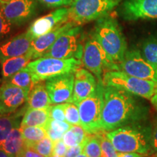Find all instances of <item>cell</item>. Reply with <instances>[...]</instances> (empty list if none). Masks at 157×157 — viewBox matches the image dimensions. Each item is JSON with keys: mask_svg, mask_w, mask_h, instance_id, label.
<instances>
[{"mask_svg": "<svg viewBox=\"0 0 157 157\" xmlns=\"http://www.w3.org/2000/svg\"><path fill=\"white\" fill-rule=\"evenodd\" d=\"M98 80L93 74L80 67L74 72V93L72 103L76 105L90 97L95 91Z\"/></svg>", "mask_w": 157, "mask_h": 157, "instance_id": "cell-15", "label": "cell"}, {"mask_svg": "<svg viewBox=\"0 0 157 157\" xmlns=\"http://www.w3.org/2000/svg\"><path fill=\"white\" fill-rule=\"evenodd\" d=\"M82 61L99 82H103V75L106 71H120L119 64L110 58L92 34L84 42Z\"/></svg>", "mask_w": 157, "mask_h": 157, "instance_id": "cell-6", "label": "cell"}, {"mask_svg": "<svg viewBox=\"0 0 157 157\" xmlns=\"http://www.w3.org/2000/svg\"><path fill=\"white\" fill-rule=\"evenodd\" d=\"M16 157H44L42 155L39 154L34 149L28 148V147H25L22 150L20 151L18 154L17 155Z\"/></svg>", "mask_w": 157, "mask_h": 157, "instance_id": "cell-38", "label": "cell"}, {"mask_svg": "<svg viewBox=\"0 0 157 157\" xmlns=\"http://www.w3.org/2000/svg\"><path fill=\"white\" fill-rule=\"evenodd\" d=\"M49 114L50 118L58 121H66L65 116V103L54 104L49 107Z\"/></svg>", "mask_w": 157, "mask_h": 157, "instance_id": "cell-32", "label": "cell"}, {"mask_svg": "<svg viewBox=\"0 0 157 157\" xmlns=\"http://www.w3.org/2000/svg\"><path fill=\"white\" fill-rule=\"evenodd\" d=\"M68 147L65 144L62 139L54 142L53 154L57 155L59 157H63L66 154Z\"/></svg>", "mask_w": 157, "mask_h": 157, "instance_id": "cell-37", "label": "cell"}, {"mask_svg": "<svg viewBox=\"0 0 157 157\" xmlns=\"http://www.w3.org/2000/svg\"><path fill=\"white\" fill-rule=\"evenodd\" d=\"M143 99L119 88L103 87L101 129L105 132L148 121L151 109Z\"/></svg>", "mask_w": 157, "mask_h": 157, "instance_id": "cell-1", "label": "cell"}, {"mask_svg": "<svg viewBox=\"0 0 157 157\" xmlns=\"http://www.w3.org/2000/svg\"><path fill=\"white\" fill-rule=\"evenodd\" d=\"M82 65V60L76 58L60 59L41 57L31 60L26 66L35 84L62 74L73 73Z\"/></svg>", "mask_w": 157, "mask_h": 157, "instance_id": "cell-4", "label": "cell"}, {"mask_svg": "<svg viewBox=\"0 0 157 157\" xmlns=\"http://www.w3.org/2000/svg\"><path fill=\"white\" fill-rule=\"evenodd\" d=\"M82 152L88 157H101V147L97 134H88L83 144Z\"/></svg>", "mask_w": 157, "mask_h": 157, "instance_id": "cell-27", "label": "cell"}, {"mask_svg": "<svg viewBox=\"0 0 157 157\" xmlns=\"http://www.w3.org/2000/svg\"><path fill=\"white\" fill-rule=\"evenodd\" d=\"M41 3L48 7H60L71 5L73 0H39Z\"/></svg>", "mask_w": 157, "mask_h": 157, "instance_id": "cell-35", "label": "cell"}, {"mask_svg": "<svg viewBox=\"0 0 157 157\" xmlns=\"http://www.w3.org/2000/svg\"><path fill=\"white\" fill-rule=\"evenodd\" d=\"M120 15L126 21L157 18V0H124Z\"/></svg>", "mask_w": 157, "mask_h": 157, "instance_id": "cell-12", "label": "cell"}, {"mask_svg": "<svg viewBox=\"0 0 157 157\" xmlns=\"http://www.w3.org/2000/svg\"><path fill=\"white\" fill-rule=\"evenodd\" d=\"M0 82H1V80H0Z\"/></svg>", "mask_w": 157, "mask_h": 157, "instance_id": "cell-48", "label": "cell"}, {"mask_svg": "<svg viewBox=\"0 0 157 157\" xmlns=\"http://www.w3.org/2000/svg\"><path fill=\"white\" fill-rule=\"evenodd\" d=\"M146 155L139 154L135 152H127V153H119V157H145Z\"/></svg>", "mask_w": 157, "mask_h": 157, "instance_id": "cell-40", "label": "cell"}, {"mask_svg": "<svg viewBox=\"0 0 157 157\" xmlns=\"http://www.w3.org/2000/svg\"><path fill=\"white\" fill-rule=\"evenodd\" d=\"M62 140L63 141L66 146L68 147H73L78 146V139L77 137L73 130L70 128L67 132H66L63 135Z\"/></svg>", "mask_w": 157, "mask_h": 157, "instance_id": "cell-34", "label": "cell"}, {"mask_svg": "<svg viewBox=\"0 0 157 157\" xmlns=\"http://www.w3.org/2000/svg\"><path fill=\"white\" fill-rule=\"evenodd\" d=\"M12 23L4 15L0 4V39H3L11 31Z\"/></svg>", "mask_w": 157, "mask_h": 157, "instance_id": "cell-33", "label": "cell"}, {"mask_svg": "<svg viewBox=\"0 0 157 157\" xmlns=\"http://www.w3.org/2000/svg\"><path fill=\"white\" fill-rule=\"evenodd\" d=\"M141 54L148 63L157 68V35L145 39L141 45Z\"/></svg>", "mask_w": 157, "mask_h": 157, "instance_id": "cell-25", "label": "cell"}, {"mask_svg": "<svg viewBox=\"0 0 157 157\" xmlns=\"http://www.w3.org/2000/svg\"><path fill=\"white\" fill-rule=\"evenodd\" d=\"M20 130L24 140V146L38 142L48 136L46 130L43 127L20 126Z\"/></svg>", "mask_w": 157, "mask_h": 157, "instance_id": "cell-26", "label": "cell"}, {"mask_svg": "<svg viewBox=\"0 0 157 157\" xmlns=\"http://www.w3.org/2000/svg\"><path fill=\"white\" fill-rule=\"evenodd\" d=\"M50 119L49 108L43 109H27L23 114L21 126L44 127Z\"/></svg>", "mask_w": 157, "mask_h": 157, "instance_id": "cell-21", "label": "cell"}, {"mask_svg": "<svg viewBox=\"0 0 157 157\" xmlns=\"http://www.w3.org/2000/svg\"><path fill=\"white\" fill-rule=\"evenodd\" d=\"M157 152V117L155 118L153 123V130L151 141V150L149 156L156 154Z\"/></svg>", "mask_w": 157, "mask_h": 157, "instance_id": "cell-36", "label": "cell"}, {"mask_svg": "<svg viewBox=\"0 0 157 157\" xmlns=\"http://www.w3.org/2000/svg\"><path fill=\"white\" fill-rule=\"evenodd\" d=\"M99 137L101 147V157H119V153L116 150L113 143L107 137L105 131L96 133Z\"/></svg>", "mask_w": 157, "mask_h": 157, "instance_id": "cell-29", "label": "cell"}, {"mask_svg": "<svg viewBox=\"0 0 157 157\" xmlns=\"http://www.w3.org/2000/svg\"><path fill=\"white\" fill-rule=\"evenodd\" d=\"M34 60L33 54L30 50L23 56L8 58L1 62V73L3 82L8 80L12 76L17 73Z\"/></svg>", "mask_w": 157, "mask_h": 157, "instance_id": "cell-19", "label": "cell"}, {"mask_svg": "<svg viewBox=\"0 0 157 157\" xmlns=\"http://www.w3.org/2000/svg\"><path fill=\"white\" fill-rule=\"evenodd\" d=\"M33 40L28 31H25L0 45V63L26 54L30 50Z\"/></svg>", "mask_w": 157, "mask_h": 157, "instance_id": "cell-18", "label": "cell"}, {"mask_svg": "<svg viewBox=\"0 0 157 157\" xmlns=\"http://www.w3.org/2000/svg\"><path fill=\"white\" fill-rule=\"evenodd\" d=\"M119 66V70L129 75L157 82V68L143 58L140 50L135 49L127 50Z\"/></svg>", "mask_w": 157, "mask_h": 157, "instance_id": "cell-10", "label": "cell"}, {"mask_svg": "<svg viewBox=\"0 0 157 157\" xmlns=\"http://www.w3.org/2000/svg\"><path fill=\"white\" fill-rule=\"evenodd\" d=\"M0 157H15L13 155H10L5 152L2 149H0Z\"/></svg>", "mask_w": 157, "mask_h": 157, "instance_id": "cell-42", "label": "cell"}, {"mask_svg": "<svg viewBox=\"0 0 157 157\" xmlns=\"http://www.w3.org/2000/svg\"><path fill=\"white\" fill-rule=\"evenodd\" d=\"M92 35L116 63L122 61L127 44L119 23L114 17L106 15L97 20Z\"/></svg>", "mask_w": 157, "mask_h": 157, "instance_id": "cell-3", "label": "cell"}, {"mask_svg": "<svg viewBox=\"0 0 157 157\" xmlns=\"http://www.w3.org/2000/svg\"><path fill=\"white\" fill-rule=\"evenodd\" d=\"M76 26L74 23L71 21H64L57 25L56 28L49 31L48 33L37 37L31 43L30 51L33 54L34 60L43 56L44 52L54 44L60 35L66 31Z\"/></svg>", "mask_w": 157, "mask_h": 157, "instance_id": "cell-17", "label": "cell"}, {"mask_svg": "<svg viewBox=\"0 0 157 157\" xmlns=\"http://www.w3.org/2000/svg\"><path fill=\"white\" fill-rule=\"evenodd\" d=\"M66 121L71 125H80V116L78 106L74 103H65Z\"/></svg>", "mask_w": 157, "mask_h": 157, "instance_id": "cell-30", "label": "cell"}, {"mask_svg": "<svg viewBox=\"0 0 157 157\" xmlns=\"http://www.w3.org/2000/svg\"><path fill=\"white\" fill-rule=\"evenodd\" d=\"M153 123L148 120L105 132L118 153L135 152L149 156Z\"/></svg>", "mask_w": 157, "mask_h": 157, "instance_id": "cell-2", "label": "cell"}, {"mask_svg": "<svg viewBox=\"0 0 157 157\" xmlns=\"http://www.w3.org/2000/svg\"><path fill=\"white\" fill-rule=\"evenodd\" d=\"M82 40V28L76 25L60 35L42 57L82 60L84 50Z\"/></svg>", "mask_w": 157, "mask_h": 157, "instance_id": "cell-9", "label": "cell"}, {"mask_svg": "<svg viewBox=\"0 0 157 157\" xmlns=\"http://www.w3.org/2000/svg\"><path fill=\"white\" fill-rule=\"evenodd\" d=\"M23 148H24V140L22 133L20 130V127H15L7 136L2 147V149L7 154L16 157Z\"/></svg>", "mask_w": 157, "mask_h": 157, "instance_id": "cell-23", "label": "cell"}, {"mask_svg": "<svg viewBox=\"0 0 157 157\" xmlns=\"http://www.w3.org/2000/svg\"><path fill=\"white\" fill-rule=\"evenodd\" d=\"M74 72L54 76L45 81L52 104L72 103Z\"/></svg>", "mask_w": 157, "mask_h": 157, "instance_id": "cell-11", "label": "cell"}, {"mask_svg": "<svg viewBox=\"0 0 157 157\" xmlns=\"http://www.w3.org/2000/svg\"><path fill=\"white\" fill-rule=\"evenodd\" d=\"M103 83L124 90L145 99L151 100L157 92V82L139 78L121 71H109L104 74Z\"/></svg>", "mask_w": 157, "mask_h": 157, "instance_id": "cell-7", "label": "cell"}, {"mask_svg": "<svg viewBox=\"0 0 157 157\" xmlns=\"http://www.w3.org/2000/svg\"><path fill=\"white\" fill-rule=\"evenodd\" d=\"M121 0H73L68 8V21L76 25L109 15Z\"/></svg>", "mask_w": 157, "mask_h": 157, "instance_id": "cell-5", "label": "cell"}, {"mask_svg": "<svg viewBox=\"0 0 157 157\" xmlns=\"http://www.w3.org/2000/svg\"><path fill=\"white\" fill-rule=\"evenodd\" d=\"M77 157H88V156L85 154H84V153L82 152V154H80Z\"/></svg>", "mask_w": 157, "mask_h": 157, "instance_id": "cell-43", "label": "cell"}, {"mask_svg": "<svg viewBox=\"0 0 157 157\" xmlns=\"http://www.w3.org/2000/svg\"><path fill=\"white\" fill-rule=\"evenodd\" d=\"M82 151H83V145L69 147L63 157H77L80 154H82Z\"/></svg>", "mask_w": 157, "mask_h": 157, "instance_id": "cell-39", "label": "cell"}, {"mask_svg": "<svg viewBox=\"0 0 157 157\" xmlns=\"http://www.w3.org/2000/svg\"><path fill=\"white\" fill-rule=\"evenodd\" d=\"M38 0H10L1 4L2 12L12 25H20L35 14Z\"/></svg>", "mask_w": 157, "mask_h": 157, "instance_id": "cell-14", "label": "cell"}, {"mask_svg": "<svg viewBox=\"0 0 157 157\" xmlns=\"http://www.w3.org/2000/svg\"><path fill=\"white\" fill-rule=\"evenodd\" d=\"M25 147L34 149L44 157H51L53 155L54 142L48 136H46L38 142Z\"/></svg>", "mask_w": 157, "mask_h": 157, "instance_id": "cell-28", "label": "cell"}, {"mask_svg": "<svg viewBox=\"0 0 157 157\" xmlns=\"http://www.w3.org/2000/svg\"><path fill=\"white\" fill-rule=\"evenodd\" d=\"M24 109L17 113L8 115H0V149L11 131L15 127L21 126V119Z\"/></svg>", "mask_w": 157, "mask_h": 157, "instance_id": "cell-22", "label": "cell"}, {"mask_svg": "<svg viewBox=\"0 0 157 157\" xmlns=\"http://www.w3.org/2000/svg\"><path fill=\"white\" fill-rule=\"evenodd\" d=\"M150 101H151V103L152 105H154L155 109L157 110V92L152 96V98H151Z\"/></svg>", "mask_w": 157, "mask_h": 157, "instance_id": "cell-41", "label": "cell"}, {"mask_svg": "<svg viewBox=\"0 0 157 157\" xmlns=\"http://www.w3.org/2000/svg\"><path fill=\"white\" fill-rule=\"evenodd\" d=\"M153 157H155V156H154H154H153Z\"/></svg>", "mask_w": 157, "mask_h": 157, "instance_id": "cell-47", "label": "cell"}, {"mask_svg": "<svg viewBox=\"0 0 157 157\" xmlns=\"http://www.w3.org/2000/svg\"><path fill=\"white\" fill-rule=\"evenodd\" d=\"M103 82H98L95 91L77 105L80 116V125L88 134H96L101 129V115L103 104Z\"/></svg>", "mask_w": 157, "mask_h": 157, "instance_id": "cell-8", "label": "cell"}, {"mask_svg": "<svg viewBox=\"0 0 157 157\" xmlns=\"http://www.w3.org/2000/svg\"><path fill=\"white\" fill-rule=\"evenodd\" d=\"M29 93L8 82L0 85V115L15 113L28 99Z\"/></svg>", "mask_w": 157, "mask_h": 157, "instance_id": "cell-13", "label": "cell"}, {"mask_svg": "<svg viewBox=\"0 0 157 157\" xmlns=\"http://www.w3.org/2000/svg\"><path fill=\"white\" fill-rule=\"evenodd\" d=\"M26 103L27 109H43L50 106L52 102L45 86V82H40L35 84L29 94Z\"/></svg>", "mask_w": 157, "mask_h": 157, "instance_id": "cell-20", "label": "cell"}, {"mask_svg": "<svg viewBox=\"0 0 157 157\" xmlns=\"http://www.w3.org/2000/svg\"><path fill=\"white\" fill-rule=\"evenodd\" d=\"M154 156L155 157H157V152L156 153V154H154Z\"/></svg>", "mask_w": 157, "mask_h": 157, "instance_id": "cell-46", "label": "cell"}, {"mask_svg": "<svg viewBox=\"0 0 157 157\" xmlns=\"http://www.w3.org/2000/svg\"><path fill=\"white\" fill-rule=\"evenodd\" d=\"M4 82H8L10 83L14 84L17 87L25 90L29 94L36 84L34 83L30 71L25 67L17 73L15 74L13 76H12L8 80Z\"/></svg>", "mask_w": 157, "mask_h": 157, "instance_id": "cell-24", "label": "cell"}, {"mask_svg": "<svg viewBox=\"0 0 157 157\" xmlns=\"http://www.w3.org/2000/svg\"><path fill=\"white\" fill-rule=\"evenodd\" d=\"M68 8L61 7L52 13L36 19L28 29L33 39L44 35L52 30L59 23L68 21Z\"/></svg>", "mask_w": 157, "mask_h": 157, "instance_id": "cell-16", "label": "cell"}, {"mask_svg": "<svg viewBox=\"0 0 157 157\" xmlns=\"http://www.w3.org/2000/svg\"><path fill=\"white\" fill-rule=\"evenodd\" d=\"M51 157H59V156H57V155H52V156H51Z\"/></svg>", "mask_w": 157, "mask_h": 157, "instance_id": "cell-45", "label": "cell"}, {"mask_svg": "<svg viewBox=\"0 0 157 157\" xmlns=\"http://www.w3.org/2000/svg\"><path fill=\"white\" fill-rule=\"evenodd\" d=\"M10 1V0H0V3L1 4H4L6 2H8Z\"/></svg>", "mask_w": 157, "mask_h": 157, "instance_id": "cell-44", "label": "cell"}, {"mask_svg": "<svg viewBox=\"0 0 157 157\" xmlns=\"http://www.w3.org/2000/svg\"><path fill=\"white\" fill-rule=\"evenodd\" d=\"M72 125L68 123L67 121H58L55 119H50L49 121L45 125V129H50L53 132L58 133L59 135H63L66 132H67L68 129H70Z\"/></svg>", "mask_w": 157, "mask_h": 157, "instance_id": "cell-31", "label": "cell"}]
</instances>
